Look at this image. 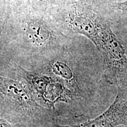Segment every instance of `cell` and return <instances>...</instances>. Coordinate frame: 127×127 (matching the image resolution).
I'll list each match as a JSON object with an SVG mask.
<instances>
[{
    "label": "cell",
    "mask_w": 127,
    "mask_h": 127,
    "mask_svg": "<svg viewBox=\"0 0 127 127\" xmlns=\"http://www.w3.org/2000/svg\"><path fill=\"white\" fill-rule=\"evenodd\" d=\"M1 117L15 126H28L48 121L52 114L35 99L27 84L21 79L0 77Z\"/></svg>",
    "instance_id": "6da1fadb"
},
{
    "label": "cell",
    "mask_w": 127,
    "mask_h": 127,
    "mask_svg": "<svg viewBox=\"0 0 127 127\" xmlns=\"http://www.w3.org/2000/svg\"><path fill=\"white\" fill-rule=\"evenodd\" d=\"M18 68L19 79L27 84L36 101L52 114L56 111L58 104H72L80 99L59 79Z\"/></svg>",
    "instance_id": "7a4b0ae2"
},
{
    "label": "cell",
    "mask_w": 127,
    "mask_h": 127,
    "mask_svg": "<svg viewBox=\"0 0 127 127\" xmlns=\"http://www.w3.org/2000/svg\"><path fill=\"white\" fill-rule=\"evenodd\" d=\"M101 39L96 48L104 61L107 81L117 87L127 88V54L118 38L107 24L100 26Z\"/></svg>",
    "instance_id": "3957f363"
},
{
    "label": "cell",
    "mask_w": 127,
    "mask_h": 127,
    "mask_svg": "<svg viewBox=\"0 0 127 127\" xmlns=\"http://www.w3.org/2000/svg\"><path fill=\"white\" fill-rule=\"evenodd\" d=\"M68 27L73 32L82 35L91 40L96 48L99 45L101 21L93 10L82 2L71 8L66 17Z\"/></svg>",
    "instance_id": "277c9868"
},
{
    "label": "cell",
    "mask_w": 127,
    "mask_h": 127,
    "mask_svg": "<svg viewBox=\"0 0 127 127\" xmlns=\"http://www.w3.org/2000/svg\"><path fill=\"white\" fill-rule=\"evenodd\" d=\"M127 125V88L118 87L114 102L96 118L77 124L61 125L53 123L50 127H115Z\"/></svg>",
    "instance_id": "5b68a950"
},
{
    "label": "cell",
    "mask_w": 127,
    "mask_h": 127,
    "mask_svg": "<svg viewBox=\"0 0 127 127\" xmlns=\"http://www.w3.org/2000/svg\"><path fill=\"white\" fill-rule=\"evenodd\" d=\"M24 30L28 39L36 47H45L52 41V30L40 18H30L27 21Z\"/></svg>",
    "instance_id": "8992f818"
},
{
    "label": "cell",
    "mask_w": 127,
    "mask_h": 127,
    "mask_svg": "<svg viewBox=\"0 0 127 127\" xmlns=\"http://www.w3.org/2000/svg\"><path fill=\"white\" fill-rule=\"evenodd\" d=\"M115 8L121 11L122 13L127 17V0L124 2H121L115 4Z\"/></svg>",
    "instance_id": "52a82bcc"
},
{
    "label": "cell",
    "mask_w": 127,
    "mask_h": 127,
    "mask_svg": "<svg viewBox=\"0 0 127 127\" xmlns=\"http://www.w3.org/2000/svg\"><path fill=\"white\" fill-rule=\"evenodd\" d=\"M0 127H15V125L9 123L8 121L1 117L0 118Z\"/></svg>",
    "instance_id": "ba28073f"
}]
</instances>
